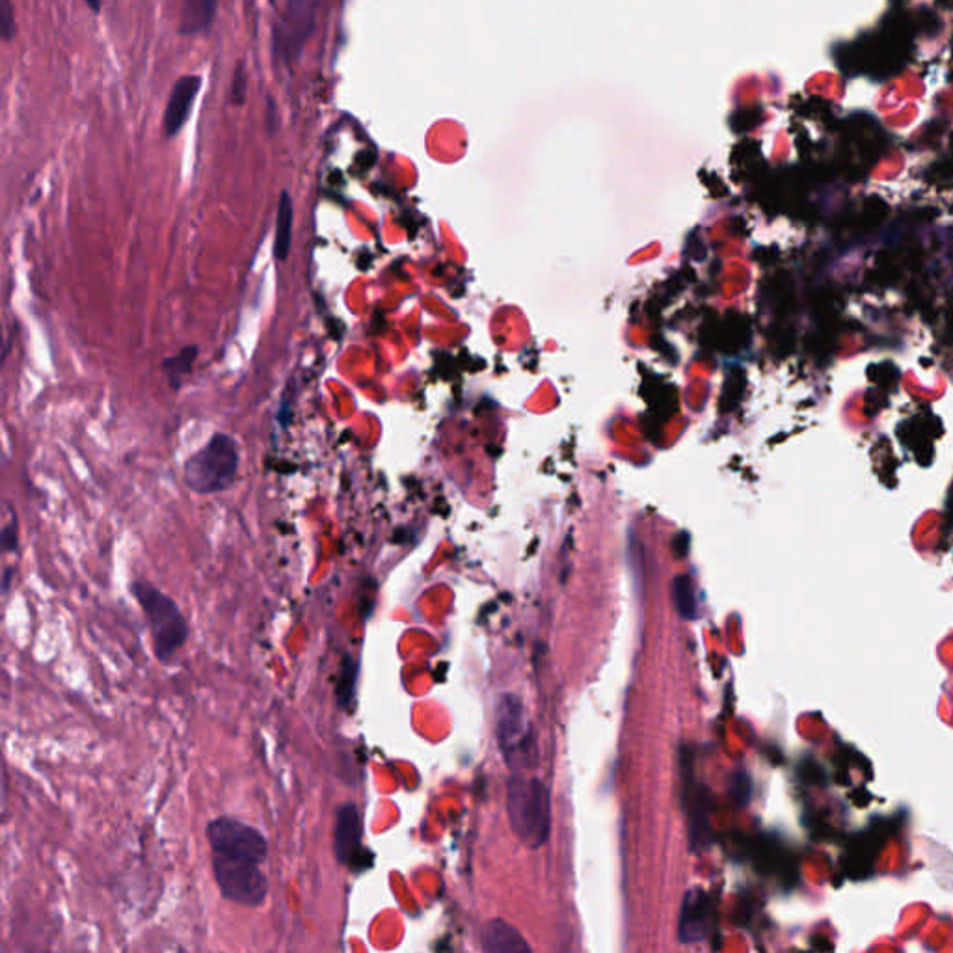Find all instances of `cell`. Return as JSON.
I'll use <instances>...</instances> for the list:
<instances>
[{
  "label": "cell",
  "mask_w": 953,
  "mask_h": 953,
  "mask_svg": "<svg viewBox=\"0 0 953 953\" xmlns=\"http://www.w3.org/2000/svg\"><path fill=\"white\" fill-rule=\"evenodd\" d=\"M131 592L140 605L149 633L153 654L161 663H170L188 639V620L172 596L157 589L148 579H136Z\"/></svg>",
  "instance_id": "1"
},
{
  "label": "cell",
  "mask_w": 953,
  "mask_h": 953,
  "mask_svg": "<svg viewBox=\"0 0 953 953\" xmlns=\"http://www.w3.org/2000/svg\"><path fill=\"white\" fill-rule=\"evenodd\" d=\"M237 442L226 434L216 432L200 451L190 455L183 466V481L188 490L198 496H213L229 490L239 473Z\"/></svg>",
  "instance_id": "2"
},
{
  "label": "cell",
  "mask_w": 953,
  "mask_h": 953,
  "mask_svg": "<svg viewBox=\"0 0 953 953\" xmlns=\"http://www.w3.org/2000/svg\"><path fill=\"white\" fill-rule=\"evenodd\" d=\"M507 810L512 831L531 849L544 846L550 838V790L538 779L514 777L509 784Z\"/></svg>",
  "instance_id": "3"
},
{
  "label": "cell",
  "mask_w": 953,
  "mask_h": 953,
  "mask_svg": "<svg viewBox=\"0 0 953 953\" xmlns=\"http://www.w3.org/2000/svg\"><path fill=\"white\" fill-rule=\"evenodd\" d=\"M211 857L254 862L263 866L269 857V842L265 834L250 823L231 816H220L209 821L205 829Z\"/></svg>",
  "instance_id": "4"
},
{
  "label": "cell",
  "mask_w": 953,
  "mask_h": 953,
  "mask_svg": "<svg viewBox=\"0 0 953 953\" xmlns=\"http://www.w3.org/2000/svg\"><path fill=\"white\" fill-rule=\"evenodd\" d=\"M211 866L222 898L248 909H259L267 901L269 879L259 864L211 857Z\"/></svg>",
  "instance_id": "5"
},
{
  "label": "cell",
  "mask_w": 953,
  "mask_h": 953,
  "mask_svg": "<svg viewBox=\"0 0 953 953\" xmlns=\"http://www.w3.org/2000/svg\"><path fill=\"white\" fill-rule=\"evenodd\" d=\"M497 739L509 766L533 764L535 745L529 715L522 698L514 693H505L497 700Z\"/></svg>",
  "instance_id": "6"
},
{
  "label": "cell",
  "mask_w": 953,
  "mask_h": 953,
  "mask_svg": "<svg viewBox=\"0 0 953 953\" xmlns=\"http://www.w3.org/2000/svg\"><path fill=\"white\" fill-rule=\"evenodd\" d=\"M315 2H285L272 32L274 54L296 62L315 27Z\"/></svg>",
  "instance_id": "7"
},
{
  "label": "cell",
  "mask_w": 953,
  "mask_h": 953,
  "mask_svg": "<svg viewBox=\"0 0 953 953\" xmlns=\"http://www.w3.org/2000/svg\"><path fill=\"white\" fill-rule=\"evenodd\" d=\"M363 821L358 806L345 803L337 806L334 829V853L341 866L360 872L363 864Z\"/></svg>",
  "instance_id": "8"
},
{
  "label": "cell",
  "mask_w": 953,
  "mask_h": 953,
  "mask_svg": "<svg viewBox=\"0 0 953 953\" xmlns=\"http://www.w3.org/2000/svg\"><path fill=\"white\" fill-rule=\"evenodd\" d=\"M200 88H202L200 75H185L175 82L174 90L164 110V120H162V129L168 138L177 135L185 127Z\"/></svg>",
  "instance_id": "9"
},
{
  "label": "cell",
  "mask_w": 953,
  "mask_h": 953,
  "mask_svg": "<svg viewBox=\"0 0 953 953\" xmlns=\"http://www.w3.org/2000/svg\"><path fill=\"white\" fill-rule=\"evenodd\" d=\"M708 914H710L708 894L700 888L689 890L685 894L682 914L678 922V937L684 944L704 940L708 933Z\"/></svg>",
  "instance_id": "10"
},
{
  "label": "cell",
  "mask_w": 953,
  "mask_h": 953,
  "mask_svg": "<svg viewBox=\"0 0 953 953\" xmlns=\"http://www.w3.org/2000/svg\"><path fill=\"white\" fill-rule=\"evenodd\" d=\"M481 939L486 953H533L520 931L501 918L484 924Z\"/></svg>",
  "instance_id": "11"
},
{
  "label": "cell",
  "mask_w": 953,
  "mask_h": 953,
  "mask_svg": "<svg viewBox=\"0 0 953 953\" xmlns=\"http://www.w3.org/2000/svg\"><path fill=\"white\" fill-rule=\"evenodd\" d=\"M216 2L213 0H188L181 6L179 34L198 36L209 32L215 21Z\"/></svg>",
  "instance_id": "12"
},
{
  "label": "cell",
  "mask_w": 953,
  "mask_h": 953,
  "mask_svg": "<svg viewBox=\"0 0 953 953\" xmlns=\"http://www.w3.org/2000/svg\"><path fill=\"white\" fill-rule=\"evenodd\" d=\"M293 218H295V209H293V200L289 192L283 190L280 196V205H278V218H276V239H274V257L278 261H285L289 256L291 248V233H293Z\"/></svg>",
  "instance_id": "13"
},
{
  "label": "cell",
  "mask_w": 953,
  "mask_h": 953,
  "mask_svg": "<svg viewBox=\"0 0 953 953\" xmlns=\"http://www.w3.org/2000/svg\"><path fill=\"white\" fill-rule=\"evenodd\" d=\"M196 356H198V347H185L172 358L162 362V369H164V373L168 376V382L174 390H179L183 386L185 378L192 373V365H194Z\"/></svg>",
  "instance_id": "14"
},
{
  "label": "cell",
  "mask_w": 953,
  "mask_h": 953,
  "mask_svg": "<svg viewBox=\"0 0 953 953\" xmlns=\"http://www.w3.org/2000/svg\"><path fill=\"white\" fill-rule=\"evenodd\" d=\"M672 600L676 605V611L680 617L685 620L697 617V600H695V587L693 579L689 576H678L672 581Z\"/></svg>",
  "instance_id": "15"
},
{
  "label": "cell",
  "mask_w": 953,
  "mask_h": 953,
  "mask_svg": "<svg viewBox=\"0 0 953 953\" xmlns=\"http://www.w3.org/2000/svg\"><path fill=\"white\" fill-rule=\"evenodd\" d=\"M360 665L356 661L345 656V663L341 665V676L337 684V702L341 708H349L352 698H354V689H356V678H358Z\"/></svg>",
  "instance_id": "16"
},
{
  "label": "cell",
  "mask_w": 953,
  "mask_h": 953,
  "mask_svg": "<svg viewBox=\"0 0 953 953\" xmlns=\"http://www.w3.org/2000/svg\"><path fill=\"white\" fill-rule=\"evenodd\" d=\"M0 32L6 41L15 36L14 8L10 0H0Z\"/></svg>",
  "instance_id": "17"
},
{
  "label": "cell",
  "mask_w": 953,
  "mask_h": 953,
  "mask_svg": "<svg viewBox=\"0 0 953 953\" xmlns=\"http://www.w3.org/2000/svg\"><path fill=\"white\" fill-rule=\"evenodd\" d=\"M17 537H19L17 516L12 512L10 522L4 525V529H2V550H4V553H15L17 551Z\"/></svg>",
  "instance_id": "18"
},
{
  "label": "cell",
  "mask_w": 953,
  "mask_h": 953,
  "mask_svg": "<svg viewBox=\"0 0 953 953\" xmlns=\"http://www.w3.org/2000/svg\"><path fill=\"white\" fill-rule=\"evenodd\" d=\"M732 795L738 803H747L749 799V779L745 777V773H738L734 777V782H732Z\"/></svg>",
  "instance_id": "19"
},
{
  "label": "cell",
  "mask_w": 953,
  "mask_h": 953,
  "mask_svg": "<svg viewBox=\"0 0 953 953\" xmlns=\"http://www.w3.org/2000/svg\"><path fill=\"white\" fill-rule=\"evenodd\" d=\"M244 94H246V71H244V66H239L237 68V73L233 77V86H231V95H233V101L235 103H242L244 101Z\"/></svg>",
  "instance_id": "20"
},
{
  "label": "cell",
  "mask_w": 953,
  "mask_h": 953,
  "mask_svg": "<svg viewBox=\"0 0 953 953\" xmlns=\"http://www.w3.org/2000/svg\"><path fill=\"white\" fill-rule=\"evenodd\" d=\"M179 953H185V952H179Z\"/></svg>",
  "instance_id": "21"
}]
</instances>
